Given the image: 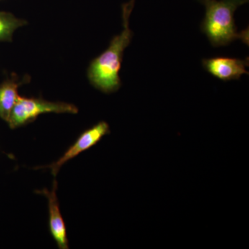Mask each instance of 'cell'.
Masks as SVG:
<instances>
[{"label": "cell", "instance_id": "1", "mask_svg": "<svg viewBox=\"0 0 249 249\" xmlns=\"http://www.w3.org/2000/svg\"><path fill=\"white\" fill-rule=\"evenodd\" d=\"M136 0H129L123 4V30L113 37L108 48L93 59L88 70L90 83L96 89L105 93L115 92L120 89L119 76L124 49L132 41V31L129 29V19Z\"/></svg>", "mask_w": 249, "mask_h": 249}, {"label": "cell", "instance_id": "2", "mask_svg": "<svg viewBox=\"0 0 249 249\" xmlns=\"http://www.w3.org/2000/svg\"><path fill=\"white\" fill-rule=\"evenodd\" d=\"M206 8L201 31L207 36L211 45L222 47L241 39L249 42V30L238 32L234 14L237 8L249 0H199Z\"/></svg>", "mask_w": 249, "mask_h": 249}, {"label": "cell", "instance_id": "3", "mask_svg": "<svg viewBox=\"0 0 249 249\" xmlns=\"http://www.w3.org/2000/svg\"><path fill=\"white\" fill-rule=\"evenodd\" d=\"M78 112V107L70 103L51 102L42 98L19 96L7 124L10 128L16 129L33 122L42 114L48 113L76 114Z\"/></svg>", "mask_w": 249, "mask_h": 249}, {"label": "cell", "instance_id": "4", "mask_svg": "<svg viewBox=\"0 0 249 249\" xmlns=\"http://www.w3.org/2000/svg\"><path fill=\"white\" fill-rule=\"evenodd\" d=\"M110 132L109 124L106 121H100L91 128L83 132L73 145L64 153L56 161L52 164L47 165L45 168H49L53 176L58 175L59 170L62 165L67 161L75 158L80 153L86 151L88 149L94 146L105 137Z\"/></svg>", "mask_w": 249, "mask_h": 249}, {"label": "cell", "instance_id": "5", "mask_svg": "<svg viewBox=\"0 0 249 249\" xmlns=\"http://www.w3.org/2000/svg\"><path fill=\"white\" fill-rule=\"evenodd\" d=\"M202 65L209 73L223 81L239 80L243 75L249 74L246 69L249 66V58L218 56L204 59Z\"/></svg>", "mask_w": 249, "mask_h": 249}, {"label": "cell", "instance_id": "6", "mask_svg": "<svg viewBox=\"0 0 249 249\" xmlns=\"http://www.w3.org/2000/svg\"><path fill=\"white\" fill-rule=\"evenodd\" d=\"M57 188L58 183L55 180L52 191L45 188L41 191H36V193L43 195L48 200L49 226L51 234L59 249H69V240L67 238V228L60 212L56 195Z\"/></svg>", "mask_w": 249, "mask_h": 249}, {"label": "cell", "instance_id": "7", "mask_svg": "<svg viewBox=\"0 0 249 249\" xmlns=\"http://www.w3.org/2000/svg\"><path fill=\"white\" fill-rule=\"evenodd\" d=\"M23 83L14 76L0 83V118L6 123L19 96L18 88Z\"/></svg>", "mask_w": 249, "mask_h": 249}, {"label": "cell", "instance_id": "8", "mask_svg": "<svg viewBox=\"0 0 249 249\" xmlns=\"http://www.w3.org/2000/svg\"><path fill=\"white\" fill-rule=\"evenodd\" d=\"M27 22L9 12L0 11V42H11L15 31Z\"/></svg>", "mask_w": 249, "mask_h": 249}]
</instances>
